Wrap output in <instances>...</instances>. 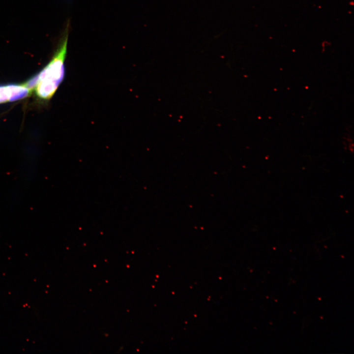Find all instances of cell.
<instances>
[{
	"mask_svg": "<svg viewBox=\"0 0 354 354\" xmlns=\"http://www.w3.org/2000/svg\"><path fill=\"white\" fill-rule=\"evenodd\" d=\"M68 38L67 27L51 60L36 74L37 84L34 91L40 99H50L64 78Z\"/></svg>",
	"mask_w": 354,
	"mask_h": 354,
	"instance_id": "6da1fadb",
	"label": "cell"
},
{
	"mask_svg": "<svg viewBox=\"0 0 354 354\" xmlns=\"http://www.w3.org/2000/svg\"><path fill=\"white\" fill-rule=\"evenodd\" d=\"M31 92L24 84L0 85V104L24 99Z\"/></svg>",
	"mask_w": 354,
	"mask_h": 354,
	"instance_id": "7a4b0ae2",
	"label": "cell"
}]
</instances>
